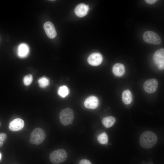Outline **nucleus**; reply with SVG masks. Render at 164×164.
<instances>
[{
	"label": "nucleus",
	"instance_id": "39448f33",
	"mask_svg": "<svg viewBox=\"0 0 164 164\" xmlns=\"http://www.w3.org/2000/svg\"><path fill=\"white\" fill-rule=\"evenodd\" d=\"M143 38L146 43L154 45L160 44L161 41L160 36L156 33L151 31L145 32L143 35Z\"/></svg>",
	"mask_w": 164,
	"mask_h": 164
},
{
	"label": "nucleus",
	"instance_id": "2eb2a0df",
	"mask_svg": "<svg viewBox=\"0 0 164 164\" xmlns=\"http://www.w3.org/2000/svg\"><path fill=\"white\" fill-rule=\"evenodd\" d=\"M29 51V48L26 44H21L18 48V54L21 57L26 56L28 54Z\"/></svg>",
	"mask_w": 164,
	"mask_h": 164
},
{
	"label": "nucleus",
	"instance_id": "423d86ee",
	"mask_svg": "<svg viewBox=\"0 0 164 164\" xmlns=\"http://www.w3.org/2000/svg\"><path fill=\"white\" fill-rule=\"evenodd\" d=\"M154 61L158 68L163 70L164 68V49H160L157 50L153 56Z\"/></svg>",
	"mask_w": 164,
	"mask_h": 164
},
{
	"label": "nucleus",
	"instance_id": "1a4fd4ad",
	"mask_svg": "<svg viewBox=\"0 0 164 164\" xmlns=\"http://www.w3.org/2000/svg\"><path fill=\"white\" fill-rule=\"evenodd\" d=\"M99 105V100L95 96H91L87 97L84 102V105L89 109H95Z\"/></svg>",
	"mask_w": 164,
	"mask_h": 164
},
{
	"label": "nucleus",
	"instance_id": "7ed1b4c3",
	"mask_svg": "<svg viewBox=\"0 0 164 164\" xmlns=\"http://www.w3.org/2000/svg\"><path fill=\"white\" fill-rule=\"evenodd\" d=\"M67 153L66 151L63 149H59L53 151L50 155V161L55 164H58L65 161L67 159Z\"/></svg>",
	"mask_w": 164,
	"mask_h": 164
},
{
	"label": "nucleus",
	"instance_id": "a211bd4d",
	"mask_svg": "<svg viewBox=\"0 0 164 164\" xmlns=\"http://www.w3.org/2000/svg\"><path fill=\"white\" fill-rule=\"evenodd\" d=\"M69 92V89L66 86L60 87L58 91V94L62 97H64L67 96Z\"/></svg>",
	"mask_w": 164,
	"mask_h": 164
},
{
	"label": "nucleus",
	"instance_id": "393cba45",
	"mask_svg": "<svg viewBox=\"0 0 164 164\" xmlns=\"http://www.w3.org/2000/svg\"><path fill=\"white\" fill-rule=\"evenodd\" d=\"M0 125H1V123H0Z\"/></svg>",
	"mask_w": 164,
	"mask_h": 164
},
{
	"label": "nucleus",
	"instance_id": "9d476101",
	"mask_svg": "<svg viewBox=\"0 0 164 164\" xmlns=\"http://www.w3.org/2000/svg\"><path fill=\"white\" fill-rule=\"evenodd\" d=\"M102 60V55L97 53L91 54L87 59V61L89 64L94 66L99 65L101 63Z\"/></svg>",
	"mask_w": 164,
	"mask_h": 164
},
{
	"label": "nucleus",
	"instance_id": "4468645a",
	"mask_svg": "<svg viewBox=\"0 0 164 164\" xmlns=\"http://www.w3.org/2000/svg\"><path fill=\"white\" fill-rule=\"evenodd\" d=\"M122 99L123 102L126 104H128L131 103L132 96L129 90H126L123 91L122 94Z\"/></svg>",
	"mask_w": 164,
	"mask_h": 164
},
{
	"label": "nucleus",
	"instance_id": "f03ea898",
	"mask_svg": "<svg viewBox=\"0 0 164 164\" xmlns=\"http://www.w3.org/2000/svg\"><path fill=\"white\" fill-rule=\"evenodd\" d=\"M45 137V132L42 128H36L33 130L31 134L29 142L32 144L39 145L44 141Z\"/></svg>",
	"mask_w": 164,
	"mask_h": 164
},
{
	"label": "nucleus",
	"instance_id": "ddd939ff",
	"mask_svg": "<svg viewBox=\"0 0 164 164\" xmlns=\"http://www.w3.org/2000/svg\"><path fill=\"white\" fill-rule=\"evenodd\" d=\"M112 70L113 73L115 76L118 77L122 76L125 73V67L122 64L117 63L114 65Z\"/></svg>",
	"mask_w": 164,
	"mask_h": 164
},
{
	"label": "nucleus",
	"instance_id": "0eeeda50",
	"mask_svg": "<svg viewBox=\"0 0 164 164\" xmlns=\"http://www.w3.org/2000/svg\"><path fill=\"white\" fill-rule=\"evenodd\" d=\"M158 83L155 79H149L145 82L143 85V88L146 92L152 93L155 92L158 87Z\"/></svg>",
	"mask_w": 164,
	"mask_h": 164
},
{
	"label": "nucleus",
	"instance_id": "f257e3e1",
	"mask_svg": "<svg viewBox=\"0 0 164 164\" xmlns=\"http://www.w3.org/2000/svg\"><path fill=\"white\" fill-rule=\"evenodd\" d=\"M157 140V137L154 132L147 131L141 135L139 139V143L142 147L149 149L155 145Z\"/></svg>",
	"mask_w": 164,
	"mask_h": 164
},
{
	"label": "nucleus",
	"instance_id": "20e7f679",
	"mask_svg": "<svg viewBox=\"0 0 164 164\" xmlns=\"http://www.w3.org/2000/svg\"><path fill=\"white\" fill-rule=\"evenodd\" d=\"M60 122L63 125L67 126L70 125L73 120L74 113L70 108H66L62 110L60 114Z\"/></svg>",
	"mask_w": 164,
	"mask_h": 164
},
{
	"label": "nucleus",
	"instance_id": "b1692460",
	"mask_svg": "<svg viewBox=\"0 0 164 164\" xmlns=\"http://www.w3.org/2000/svg\"><path fill=\"white\" fill-rule=\"evenodd\" d=\"M1 157H2V154H1L0 153V159H1Z\"/></svg>",
	"mask_w": 164,
	"mask_h": 164
},
{
	"label": "nucleus",
	"instance_id": "6e6552de",
	"mask_svg": "<svg viewBox=\"0 0 164 164\" xmlns=\"http://www.w3.org/2000/svg\"><path fill=\"white\" fill-rule=\"evenodd\" d=\"M43 28L49 38L53 39L57 35L56 32L53 24L50 21L46 22L44 24Z\"/></svg>",
	"mask_w": 164,
	"mask_h": 164
},
{
	"label": "nucleus",
	"instance_id": "412c9836",
	"mask_svg": "<svg viewBox=\"0 0 164 164\" xmlns=\"http://www.w3.org/2000/svg\"><path fill=\"white\" fill-rule=\"evenodd\" d=\"M6 135L5 133H0V147L2 145L3 141L6 139Z\"/></svg>",
	"mask_w": 164,
	"mask_h": 164
},
{
	"label": "nucleus",
	"instance_id": "f3484780",
	"mask_svg": "<svg viewBox=\"0 0 164 164\" xmlns=\"http://www.w3.org/2000/svg\"><path fill=\"white\" fill-rule=\"evenodd\" d=\"M98 142L101 144H107L108 142V138L107 134L103 132L99 134L97 137Z\"/></svg>",
	"mask_w": 164,
	"mask_h": 164
},
{
	"label": "nucleus",
	"instance_id": "5701e85b",
	"mask_svg": "<svg viewBox=\"0 0 164 164\" xmlns=\"http://www.w3.org/2000/svg\"><path fill=\"white\" fill-rule=\"evenodd\" d=\"M145 2L147 3L150 4H152L155 3L157 0H146Z\"/></svg>",
	"mask_w": 164,
	"mask_h": 164
},
{
	"label": "nucleus",
	"instance_id": "6ab92c4d",
	"mask_svg": "<svg viewBox=\"0 0 164 164\" xmlns=\"http://www.w3.org/2000/svg\"><path fill=\"white\" fill-rule=\"evenodd\" d=\"M38 83L39 86L42 88H45L49 84V79L46 77H42L39 79Z\"/></svg>",
	"mask_w": 164,
	"mask_h": 164
},
{
	"label": "nucleus",
	"instance_id": "9b49d317",
	"mask_svg": "<svg viewBox=\"0 0 164 164\" xmlns=\"http://www.w3.org/2000/svg\"><path fill=\"white\" fill-rule=\"evenodd\" d=\"M24 122L23 120L17 118L11 121L9 125V128L12 131H17L21 130L24 127Z\"/></svg>",
	"mask_w": 164,
	"mask_h": 164
},
{
	"label": "nucleus",
	"instance_id": "4be33fe9",
	"mask_svg": "<svg viewBox=\"0 0 164 164\" xmlns=\"http://www.w3.org/2000/svg\"><path fill=\"white\" fill-rule=\"evenodd\" d=\"M79 164H92L91 162L87 159H83L80 162Z\"/></svg>",
	"mask_w": 164,
	"mask_h": 164
},
{
	"label": "nucleus",
	"instance_id": "f8f14e48",
	"mask_svg": "<svg viewBox=\"0 0 164 164\" xmlns=\"http://www.w3.org/2000/svg\"><path fill=\"white\" fill-rule=\"evenodd\" d=\"M89 9L88 5L83 3H81L76 6L74 11L77 16L82 17L84 16L87 14Z\"/></svg>",
	"mask_w": 164,
	"mask_h": 164
},
{
	"label": "nucleus",
	"instance_id": "dca6fc26",
	"mask_svg": "<svg viewBox=\"0 0 164 164\" xmlns=\"http://www.w3.org/2000/svg\"><path fill=\"white\" fill-rule=\"evenodd\" d=\"M115 118L112 116H108L104 118L102 121V123L106 128L111 127L115 121Z\"/></svg>",
	"mask_w": 164,
	"mask_h": 164
},
{
	"label": "nucleus",
	"instance_id": "aec40b11",
	"mask_svg": "<svg viewBox=\"0 0 164 164\" xmlns=\"http://www.w3.org/2000/svg\"><path fill=\"white\" fill-rule=\"evenodd\" d=\"M33 80L32 76L29 74L26 76L23 79V83L25 85L29 86L32 83Z\"/></svg>",
	"mask_w": 164,
	"mask_h": 164
}]
</instances>
